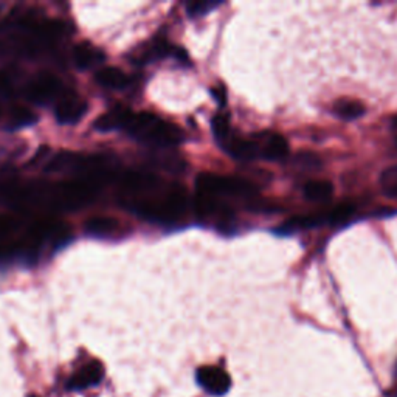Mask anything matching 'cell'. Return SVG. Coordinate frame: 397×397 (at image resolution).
Listing matches in <instances>:
<instances>
[{
	"instance_id": "6da1fadb",
	"label": "cell",
	"mask_w": 397,
	"mask_h": 397,
	"mask_svg": "<svg viewBox=\"0 0 397 397\" xmlns=\"http://www.w3.org/2000/svg\"><path fill=\"white\" fill-rule=\"evenodd\" d=\"M125 131L134 135L135 139L157 144V146H174L183 141L182 129L149 112H131L125 125Z\"/></svg>"
},
{
	"instance_id": "7a4b0ae2",
	"label": "cell",
	"mask_w": 397,
	"mask_h": 397,
	"mask_svg": "<svg viewBox=\"0 0 397 397\" xmlns=\"http://www.w3.org/2000/svg\"><path fill=\"white\" fill-rule=\"evenodd\" d=\"M198 193L210 196H253L256 187L244 179L218 174H201L196 180Z\"/></svg>"
},
{
	"instance_id": "3957f363",
	"label": "cell",
	"mask_w": 397,
	"mask_h": 397,
	"mask_svg": "<svg viewBox=\"0 0 397 397\" xmlns=\"http://www.w3.org/2000/svg\"><path fill=\"white\" fill-rule=\"evenodd\" d=\"M196 379L205 391L213 396H224L232 386V379L219 366H202L196 372Z\"/></svg>"
},
{
	"instance_id": "277c9868",
	"label": "cell",
	"mask_w": 397,
	"mask_h": 397,
	"mask_svg": "<svg viewBox=\"0 0 397 397\" xmlns=\"http://www.w3.org/2000/svg\"><path fill=\"white\" fill-rule=\"evenodd\" d=\"M61 81L50 73H42L30 84L27 89V96L30 101L36 104H44L51 101L61 92Z\"/></svg>"
},
{
	"instance_id": "5b68a950",
	"label": "cell",
	"mask_w": 397,
	"mask_h": 397,
	"mask_svg": "<svg viewBox=\"0 0 397 397\" xmlns=\"http://www.w3.org/2000/svg\"><path fill=\"white\" fill-rule=\"evenodd\" d=\"M87 103L78 95L70 94L59 99L56 106V120L61 125H75L86 115Z\"/></svg>"
},
{
	"instance_id": "8992f818",
	"label": "cell",
	"mask_w": 397,
	"mask_h": 397,
	"mask_svg": "<svg viewBox=\"0 0 397 397\" xmlns=\"http://www.w3.org/2000/svg\"><path fill=\"white\" fill-rule=\"evenodd\" d=\"M259 146V154L265 160H282L289 154V143L284 137L279 134H264L261 140H256Z\"/></svg>"
},
{
	"instance_id": "52a82bcc",
	"label": "cell",
	"mask_w": 397,
	"mask_h": 397,
	"mask_svg": "<svg viewBox=\"0 0 397 397\" xmlns=\"http://www.w3.org/2000/svg\"><path fill=\"white\" fill-rule=\"evenodd\" d=\"M222 148L232 157L238 158V160H246V162L261 157V154H259V146H258L256 140L238 139V137H228V139L222 143Z\"/></svg>"
},
{
	"instance_id": "ba28073f",
	"label": "cell",
	"mask_w": 397,
	"mask_h": 397,
	"mask_svg": "<svg viewBox=\"0 0 397 397\" xmlns=\"http://www.w3.org/2000/svg\"><path fill=\"white\" fill-rule=\"evenodd\" d=\"M104 376V368L99 362H92L84 366L81 371H78L72 377L68 388L70 389H84L89 386L98 385Z\"/></svg>"
},
{
	"instance_id": "9c48e42d",
	"label": "cell",
	"mask_w": 397,
	"mask_h": 397,
	"mask_svg": "<svg viewBox=\"0 0 397 397\" xmlns=\"http://www.w3.org/2000/svg\"><path fill=\"white\" fill-rule=\"evenodd\" d=\"M104 59V55L101 50H98L94 45L89 44V42H81L78 45H75L73 49V61L75 64L78 68H82V70H86V68L94 67L95 64L101 63Z\"/></svg>"
},
{
	"instance_id": "30bf717a",
	"label": "cell",
	"mask_w": 397,
	"mask_h": 397,
	"mask_svg": "<svg viewBox=\"0 0 397 397\" xmlns=\"http://www.w3.org/2000/svg\"><path fill=\"white\" fill-rule=\"evenodd\" d=\"M132 111H129L126 108H115L109 112H106L104 115L99 117L95 121V127L98 131H113V129H125L126 121L131 115Z\"/></svg>"
},
{
	"instance_id": "8fae6325",
	"label": "cell",
	"mask_w": 397,
	"mask_h": 397,
	"mask_svg": "<svg viewBox=\"0 0 397 397\" xmlns=\"http://www.w3.org/2000/svg\"><path fill=\"white\" fill-rule=\"evenodd\" d=\"M95 80L106 89H125L129 84L127 75L120 70L117 67H104L101 70H98L95 75Z\"/></svg>"
},
{
	"instance_id": "7c38bea8",
	"label": "cell",
	"mask_w": 397,
	"mask_h": 397,
	"mask_svg": "<svg viewBox=\"0 0 397 397\" xmlns=\"http://www.w3.org/2000/svg\"><path fill=\"white\" fill-rule=\"evenodd\" d=\"M120 222L115 218L111 216H96L92 218L86 222V232L90 236H96V238H104V236H111L118 230Z\"/></svg>"
},
{
	"instance_id": "4fadbf2b",
	"label": "cell",
	"mask_w": 397,
	"mask_h": 397,
	"mask_svg": "<svg viewBox=\"0 0 397 397\" xmlns=\"http://www.w3.org/2000/svg\"><path fill=\"white\" fill-rule=\"evenodd\" d=\"M158 179L151 174H140V172H131L123 177L121 187L127 193H141V191L152 189L157 185Z\"/></svg>"
},
{
	"instance_id": "5bb4252c",
	"label": "cell",
	"mask_w": 397,
	"mask_h": 397,
	"mask_svg": "<svg viewBox=\"0 0 397 397\" xmlns=\"http://www.w3.org/2000/svg\"><path fill=\"white\" fill-rule=\"evenodd\" d=\"M334 194V187L327 180H310L304 185V197L310 202H326Z\"/></svg>"
},
{
	"instance_id": "9a60e30c",
	"label": "cell",
	"mask_w": 397,
	"mask_h": 397,
	"mask_svg": "<svg viewBox=\"0 0 397 397\" xmlns=\"http://www.w3.org/2000/svg\"><path fill=\"white\" fill-rule=\"evenodd\" d=\"M334 112L339 118L345 121H353L360 118L365 113V106L360 101H355V99H346L343 98L340 101L335 103Z\"/></svg>"
},
{
	"instance_id": "2e32d148",
	"label": "cell",
	"mask_w": 397,
	"mask_h": 397,
	"mask_svg": "<svg viewBox=\"0 0 397 397\" xmlns=\"http://www.w3.org/2000/svg\"><path fill=\"white\" fill-rule=\"evenodd\" d=\"M354 213H355V207L353 203H340L327 213V224L332 227L345 225L349 222V219L354 216Z\"/></svg>"
},
{
	"instance_id": "e0dca14e",
	"label": "cell",
	"mask_w": 397,
	"mask_h": 397,
	"mask_svg": "<svg viewBox=\"0 0 397 397\" xmlns=\"http://www.w3.org/2000/svg\"><path fill=\"white\" fill-rule=\"evenodd\" d=\"M36 115L34 113L27 109V108H14L10 113L8 125L11 129H19V127H27L36 123Z\"/></svg>"
},
{
	"instance_id": "ac0fdd59",
	"label": "cell",
	"mask_w": 397,
	"mask_h": 397,
	"mask_svg": "<svg viewBox=\"0 0 397 397\" xmlns=\"http://www.w3.org/2000/svg\"><path fill=\"white\" fill-rule=\"evenodd\" d=\"M380 187L385 196L397 198V165L389 166L380 174Z\"/></svg>"
},
{
	"instance_id": "d6986e66",
	"label": "cell",
	"mask_w": 397,
	"mask_h": 397,
	"mask_svg": "<svg viewBox=\"0 0 397 397\" xmlns=\"http://www.w3.org/2000/svg\"><path fill=\"white\" fill-rule=\"evenodd\" d=\"M213 125V132H215L216 139L224 143L228 137H230V120H228L227 115H222V113H219L211 121Z\"/></svg>"
},
{
	"instance_id": "ffe728a7",
	"label": "cell",
	"mask_w": 397,
	"mask_h": 397,
	"mask_svg": "<svg viewBox=\"0 0 397 397\" xmlns=\"http://www.w3.org/2000/svg\"><path fill=\"white\" fill-rule=\"evenodd\" d=\"M220 2H208V0H205V2H194V4H189L187 6L188 14L191 18H197V16H202V14H207L208 11H211L213 8H216L219 6Z\"/></svg>"
},
{
	"instance_id": "44dd1931",
	"label": "cell",
	"mask_w": 397,
	"mask_h": 397,
	"mask_svg": "<svg viewBox=\"0 0 397 397\" xmlns=\"http://www.w3.org/2000/svg\"><path fill=\"white\" fill-rule=\"evenodd\" d=\"M296 165L304 168V170H318L322 166V162L320 158L314 154H309V152H304V154H300L296 157Z\"/></svg>"
},
{
	"instance_id": "7402d4cb",
	"label": "cell",
	"mask_w": 397,
	"mask_h": 397,
	"mask_svg": "<svg viewBox=\"0 0 397 397\" xmlns=\"http://www.w3.org/2000/svg\"><path fill=\"white\" fill-rule=\"evenodd\" d=\"M16 227H18L16 219L11 216H6V215H0V238L13 233L14 230H16Z\"/></svg>"
},
{
	"instance_id": "603a6c76",
	"label": "cell",
	"mask_w": 397,
	"mask_h": 397,
	"mask_svg": "<svg viewBox=\"0 0 397 397\" xmlns=\"http://www.w3.org/2000/svg\"><path fill=\"white\" fill-rule=\"evenodd\" d=\"M11 90H13V84H11L10 76L0 72V94L10 95Z\"/></svg>"
},
{
	"instance_id": "cb8c5ba5",
	"label": "cell",
	"mask_w": 397,
	"mask_h": 397,
	"mask_svg": "<svg viewBox=\"0 0 397 397\" xmlns=\"http://www.w3.org/2000/svg\"><path fill=\"white\" fill-rule=\"evenodd\" d=\"M393 125H394V126H396V127H397V117H396V118H394V120H393Z\"/></svg>"
},
{
	"instance_id": "d4e9b609",
	"label": "cell",
	"mask_w": 397,
	"mask_h": 397,
	"mask_svg": "<svg viewBox=\"0 0 397 397\" xmlns=\"http://www.w3.org/2000/svg\"><path fill=\"white\" fill-rule=\"evenodd\" d=\"M396 143H397V140H396Z\"/></svg>"
}]
</instances>
